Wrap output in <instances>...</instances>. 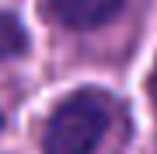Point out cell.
I'll use <instances>...</instances> for the list:
<instances>
[{
	"mask_svg": "<svg viewBox=\"0 0 157 154\" xmlns=\"http://www.w3.org/2000/svg\"><path fill=\"white\" fill-rule=\"evenodd\" d=\"M112 126V98L84 88L56 105L42 133V154H94Z\"/></svg>",
	"mask_w": 157,
	"mask_h": 154,
	"instance_id": "1",
	"label": "cell"
},
{
	"mask_svg": "<svg viewBox=\"0 0 157 154\" xmlns=\"http://www.w3.org/2000/svg\"><path fill=\"white\" fill-rule=\"evenodd\" d=\"M42 4H45V14L52 21H59L63 28L87 32V28L112 21L126 0H42Z\"/></svg>",
	"mask_w": 157,
	"mask_h": 154,
	"instance_id": "2",
	"label": "cell"
},
{
	"mask_svg": "<svg viewBox=\"0 0 157 154\" xmlns=\"http://www.w3.org/2000/svg\"><path fill=\"white\" fill-rule=\"evenodd\" d=\"M25 46H28V35H25V28L14 21L11 14H0V60H7V56H21Z\"/></svg>",
	"mask_w": 157,
	"mask_h": 154,
	"instance_id": "3",
	"label": "cell"
},
{
	"mask_svg": "<svg viewBox=\"0 0 157 154\" xmlns=\"http://www.w3.org/2000/svg\"><path fill=\"white\" fill-rule=\"evenodd\" d=\"M150 98H154V105H157V63H154V70H150Z\"/></svg>",
	"mask_w": 157,
	"mask_h": 154,
	"instance_id": "4",
	"label": "cell"
},
{
	"mask_svg": "<svg viewBox=\"0 0 157 154\" xmlns=\"http://www.w3.org/2000/svg\"><path fill=\"white\" fill-rule=\"evenodd\" d=\"M0 126H4V116H0Z\"/></svg>",
	"mask_w": 157,
	"mask_h": 154,
	"instance_id": "5",
	"label": "cell"
}]
</instances>
